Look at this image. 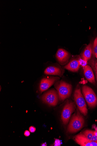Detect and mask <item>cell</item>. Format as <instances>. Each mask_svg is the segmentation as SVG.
Instances as JSON below:
<instances>
[{
	"instance_id": "obj_1",
	"label": "cell",
	"mask_w": 97,
	"mask_h": 146,
	"mask_svg": "<svg viewBox=\"0 0 97 146\" xmlns=\"http://www.w3.org/2000/svg\"><path fill=\"white\" fill-rule=\"evenodd\" d=\"M85 123L84 117L81 115L79 111L72 117L68 126L67 131L70 133H75L81 130Z\"/></svg>"
},
{
	"instance_id": "obj_2",
	"label": "cell",
	"mask_w": 97,
	"mask_h": 146,
	"mask_svg": "<svg viewBox=\"0 0 97 146\" xmlns=\"http://www.w3.org/2000/svg\"><path fill=\"white\" fill-rule=\"evenodd\" d=\"M54 86L57 90L59 99L61 101H63L71 96L72 90L71 85L61 81L57 82Z\"/></svg>"
},
{
	"instance_id": "obj_3",
	"label": "cell",
	"mask_w": 97,
	"mask_h": 146,
	"mask_svg": "<svg viewBox=\"0 0 97 146\" xmlns=\"http://www.w3.org/2000/svg\"><path fill=\"white\" fill-rule=\"evenodd\" d=\"M82 90L89 107L90 108H95L97 105V97L93 90L86 85L82 86Z\"/></svg>"
},
{
	"instance_id": "obj_4",
	"label": "cell",
	"mask_w": 97,
	"mask_h": 146,
	"mask_svg": "<svg viewBox=\"0 0 97 146\" xmlns=\"http://www.w3.org/2000/svg\"><path fill=\"white\" fill-rule=\"evenodd\" d=\"M74 98L75 101L80 112L83 115H86L88 113V110L80 88H77L75 90Z\"/></svg>"
},
{
	"instance_id": "obj_5",
	"label": "cell",
	"mask_w": 97,
	"mask_h": 146,
	"mask_svg": "<svg viewBox=\"0 0 97 146\" xmlns=\"http://www.w3.org/2000/svg\"><path fill=\"white\" fill-rule=\"evenodd\" d=\"M41 99L44 102L50 106H56L59 100L58 92L54 89H51L45 92L42 96Z\"/></svg>"
},
{
	"instance_id": "obj_6",
	"label": "cell",
	"mask_w": 97,
	"mask_h": 146,
	"mask_svg": "<svg viewBox=\"0 0 97 146\" xmlns=\"http://www.w3.org/2000/svg\"><path fill=\"white\" fill-rule=\"evenodd\" d=\"M76 106L74 102L68 101L65 105L62 111L61 118L63 123H68L72 113L75 111Z\"/></svg>"
},
{
	"instance_id": "obj_7",
	"label": "cell",
	"mask_w": 97,
	"mask_h": 146,
	"mask_svg": "<svg viewBox=\"0 0 97 146\" xmlns=\"http://www.w3.org/2000/svg\"><path fill=\"white\" fill-rule=\"evenodd\" d=\"M60 78L57 76H48L42 79L39 90L40 93L48 90L53 84L59 80Z\"/></svg>"
},
{
	"instance_id": "obj_8",
	"label": "cell",
	"mask_w": 97,
	"mask_h": 146,
	"mask_svg": "<svg viewBox=\"0 0 97 146\" xmlns=\"http://www.w3.org/2000/svg\"><path fill=\"white\" fill-rule=\"evenodd\" d=\"M56 57L59 63L64 65L69 61L70 55L69 52L63 48L59 49L56 53Z\"/></svg>"
},
{
	"instance_id": "obj_9",
	"label": "cell",
	"mask_w": 97,
	"mask_h": 146,
	"mask_svg": "<svg viewBox=\"0 0 97 146\" xmlns=\"http://www.w3.org/2000/svg\"><path fill=\"white\" fill-rule=\"evenodd\" d=\"M75 142L81 146H97V142L87 139L83 134H80L74 137Z\"/></svg>"
},
{
	"instance_id": "obj_10",
	"label": "cell",
	"mask_w": 97,
	"mask_h": 146,
	"mask_svg": "<svg viewBox=\"0 0 97 146\" xmlns=\"http://www.w3.org/2000/svg\"><path fill=\"white\" fill-rule=\"evenodd\" d=\"M64 72V70L62 68L52 66L47 67L45 70L44 74L46 75L57 76L61 77Z\"/></svg>"
},
{
	"instance_id": "obj_11",
	"label": "cell",
	"mask_w": 97,
	"mask_h": 146,
	"mask_svg": "<svg viewBox=\"0 0 97 146\" xmlns=\"http://www.w3.org/2000/svg\"><path fill=\"white\" fill-rule=\"evenodd\" d=\"M84 69V74L87 80L91 83L95 84L94 75L90 66L87 65Z\"/></svg>"
},
{
	"instance_id": "obj_12",
	"label": "cell",
	"mask_w": 97,
	"mask_h": 146,
	"mask_svg": "<svg viewBox=\"0 0 97 146\" xmlns=\"http://www.w3.org/2000/svg\"><path fill=\"white\" fill-rule=\"evenodd\" d=\"M80 66L79 60H73L65 66L64 68V69L69 71L76 72L79 70Z\"/></svg>"
},
{
	"instance_id": "obj_13",
	"label": "cell",
	"mask_w": 97,
	"mask_h": 146,
	"mask_svg": "<svg viewBox=\"0 0 97 146\" xmlns=\"http://www.w3.org/2000/svg\"><path fill=\"white\" fill-rule=\"evenodd\" d=\"M92 54V44L90 43L82 53L81 56L82 59L87 62L90 59Z\"/></svg>"
},
{
	"instance_id": "obj_14",
	"label": "cell",
	"mask_w": 97,
	"mask_h": 146,
	"mask_svg": "<svg viewBox=\"0 0 97 146\" xmlns=\"http://www.w3.org/2000/svg\"><path fill=\"white\" fill-rule=\"evenodd\" d=\"M94 131L90 130H87L85 131L83 133V134L88 139L91 140L93 135Z\"/></svg>"
},
{
	"instance_id": "obj_15",
	"label": "cell",
	"mask_w": 97,
	"mask_h": 146,
	"mask_svg": "<svg viewBox=\"0 0 97 146\" xmlns=\"http://www.w3.org/2000/svg\"><path fill=\"white\" fill-rule=\"evenodd\" d=\"M93 52L95 57L97 58V37L95 38L94 42Z\"/></svg>"
},
{
	"instance_id": "obj_16",
	"label": "cell",
	"mask_w": 97,
	"mask_h": 146,
	"mask_svg": "<svg viewBox=\"0 0 97 146\" xmlns=\"http://www.w3.org/2000/svg\"><path fill=\"white\" fill-rule=\"evenodd\" d=\"M79 60L80 66L81 65L82 67H84V68L87 65V62L81 58H79Z\"/></svg>"
},
{
	"instance_id": "obj_17",
	"label": "cell",
	"mask_w": 97,
	"mask_h": 146,
	"mask_svg": "<svg viewBox=\"0 0 97 146\" xmlns=\"http://www.w3.org/2000/svg\"><path fill=\"white\" fill-rule=\"evenodd\" d=\"M91 140L94 142H97V132L96 131H94Z\"/></svg>"
},
{
	"instance_id": "obj_18",
	"label": "cell",
	"mask_w": 97,
	"mask_h": 146,
	"mask_svg": "<svg viewBox=\"0 0 97 146\" xmlns=\"http://www.w3.org/2000/svg\"><path fill=\"white\" fill-rule=\"evenodd\" d=\"M29 130L32 133H34L36 130V128L33 126H31L29 128Z\"/></svg>"
},
{
	"instance_id": "obj_19",
	"label": "cell",
	"mask_w": 97,
	"mask_h": 146,
	"mask_svg": "<svg viewBox=\"0 0 97 146\" xmlns=\"http://www.w3.org/2000/svg\"><path fill=\"white\" fill-rule=\"evenodd\" d=\"M30 135V132L28 130H26L24 132V135L26 137H28Z\"/></svg>"
},
{
	"instance_id": "obj_20",
	"label": "cell",
	"mask_w": 97,
	"mask_h": 146,
	"mask_svg": "<svg viewBox=\"0 0 97 146\" xmlns=\"http://www.w3.org/2000/svg\"><path fill=\"white\" fill-rule=\"evenodd\" d=\"M61 145L60 141L58 139H56L55 143V146H60Z\"/></svg>"
},
{
	"instance_id": "obj_21",
	"label": "cell",
	"mask_w": 97,
	"mask_h": 146,
	"mask_svg": "<svg viewBox=\"0 0 97 146\" xmlns=\"http://www.w3.org/2000/svg\"><path fill=\"white\" fill-rule=\"evenodd\" d=\"M94 70L95 72L96 75H97V61L95 63L94 65Z\"/></svg>"
},
{
	"instance_id": "obj_22",
	"label": "cell",
	"mask_w": 97,
	"mask_h": 146,
	"mask_svg": "<svg viewBox=\"0 0 97 146\" xmlns=\"http://www.w3.org/2000/svg\"><path fill=\"white\" fill-rule=\"evenodd\" d=\"M47 143H43L42 144L41 146H47Z\"/></svg>"
},
{
	"instance_id": "obj_23",
	"label": "cell",
	"mask_w": 97,
	"mask_h": 146,
	"mask_svg": "<svg viewBox=\"0 0 97 146\" xmlns=\"http://www.w3.org/2000/svg\"><path fill=\"white\" fill-rule=\"evenodd\" d=\"M96 80L97 81V75H96Z\"/></svg>"
},
{
	"instance_id": "obj_24",
	"label": "cell",
	"mask_w": 97,
	"mask_h": 146,
	"mask_svg": "<svg viewBox=\"0 0 97 146\" xmlns=\"http://www.w3.org/2000/svg\"></svg>"
}]
</instances>
